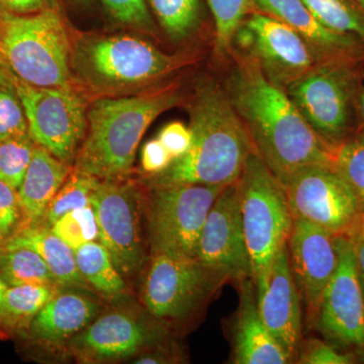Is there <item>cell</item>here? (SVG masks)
Here are the masks:
<instances>
[{
  "instance_id": "10",
  "label": "cell",
  "mask_w": 364,
  "mask_h": 364,
  "mask_svg": "<svg viewBox=\"0 0 364 364\" xmlns=\"http://www.w3.org/2000/svg\"><path fill=\"white\" fill-rule=\"evenodd\" d=\"M100 239L124 279L135 277L148 261L143 240L144 202L135 184L121 179L100 181L90 200Z\"/></svg>"
},
{
  "instance_id": "40",
  "label": "cell",
  "mask_w": 364,
  "mask_h": 364,
  "mask_svg": "<svg viewBox=\"0 0 364 364\" xmlns=\"http://www.w3.org/2000/svg\"><path fill=\"white\" fill-rule=\"evenodd\" d=\"M56 9V0H0V13L26 16Z\"/></svg>"
},
{
  "instance_id": "16",
  "label": "cell",
  "mask_w": 364,
  "mask_h": 364,
  "mask_svg": "<svg viewBox=\"0 0 364 364\" xmlns=\"http://www.w3.org/2000/svg\"><path fill=\"white\" fill-rule=\"evenodd\" d=\"M162 325H150L123 310L100 314L69 342V350L81 363H97L131 358L162 341Z\"/></svg>"
},
{
  "instance_id": "11",
  "label": "cell",
  "mask_w": 364,
  "mask_h": 364,
  "mask_svg": "<svg viewBox=\"0 0 364 364\" xmlns=\"http://www.w3.org/2000/svg\"><path fill=\"white\" fill-rule=\"evenodd\" d=\"M282 186L294 219L305 220L334 236L352 239L360 231V203L334 169L306 167Z\"/></svg>"
},
{
  "instance_id": "29",
  "label": "cell",
  "mask_w": 364,
  "mask_h": 364,
  "mask_svg": "<svg viewBox=\"0 0 364 364\" xmlns=\"http://www.w3.org/2000/svg\"><path fill=\"white\" fill-rule=\"evenodd\" d=\"M100 179L74 167L48 205L44 219L50 227L70 210L88 207Z\"/></svg>"
},
{
  "instance_id": "20",
  "label": "cell",
  "mask_w": 364,
  "mask_h": 364,
  "mask_svg": "<svg viewBox=\"0 0 364 364\" xmlns=\"http://www.w3.org/2000/svg\"><path fill=\"white\" fill-rule=\"evenodd\" d=\"M240 304L233 333V363L287 364L291 359L267 329L258 311L252 279L239 282ZM293 363V361H291Z\"/></svg>"
},
{
  "instance_id": "1",
  "label": "cell",
  "mask_w": 364,
  "mask_h": 364,
  "mask_svg": "<svg viewBox=\"0 0 364 364\" xmlns=\"http://www.w3.org/2000/svg\"><path fill=\"white\" fill-rule=\"evenodd\" d=\"M223 86L258 156L282 184L306 167L333 169L338 145L318 135L287 91L270 82L252 60L237 53Z\"/></svg>"
},
{
  "instance_id": "36",
  "label": "cell",
  "mask_w": 364,
  "mask_h": 364,
  "mask_svg": "<svg viewBox=\"0 0 364 364\" xmlns=\"http://www.w3.org/2000/svg\"><path fill=\"white\" fill-rule=\"evenodd\" d=\"M298 363L301 364H351L356 358L350 352L341 351L334 344L312 339L299 347Z\"/></svg>"
},
{
  "instance_id": "33",
  "label": "cell",
  "mask_w": 364,
  "mask_h": 364,
  "mask_svg": "<svg viewBox=\"0 0 364 364\" xmlns=\"http://www.w3.org/2000/svg\"><path fill=\"white\" fill-rule=\"evenodd\" d=\"M30 134L0 143V181L18 191L32 161L33 141Z\"/></svg>"
},
{
  "instance_id": "26",
  "label": "cell",
  "mask_w": 364,
  "mask_h": 364,
  "mask_svg": "<svg viewBox=\"0 0 364 364\" xmlns=\"http://www.w3.org/2000/svg\"><path fill=\"white\" fill-rule=\"evenodd\" d=\"M60 291L59 287L43 284L7 287L0 308V322L11 328H28Z\"/></svg>"
},
{
  "instance_id": "9",
  "label": "cell",
  "mask_w": 364,
  "mask_h": 364,
  "mask_svg": "<svg viewBox=\"0 0 364 364\" xmlns=\"http://www.w3.org/2000/svg\"><path fill=\"white\" fill-rule=\"evenodd\" d=\"M224 188L202 184L152 186L147 203L150 254L196 258L203 224Z\"/></svg>"
},
{
  "instance_id": "47",
  "label": "cell",
  "mask_w": 364,
  "mask_h": 364,
  "mask_svg": "<svg viewBox=\"0 0 364 364\" xmlns=\"http://www.w3.org/2000/svg\"><path fill=\"white\" fill-rule=\"evenodd\" d=\"M4 238V236H2L1 234H0V241H1V239Z\"/></svg>"
},
{
  "instance_id": "34",
  "label": "cell",
  "mask_w": 364,
  "mask_h": 364,
  "mask_svg": "<svg viewBox=\"0 0 364 364\" xmlns=\"http://www.w3.org/2000/svg\"><path fill=\"white\" fill-rule=\"evenodd\" d=\"M28 121L16 90L0 85V143L28 135Z\"/></svg>"
},
{
  "instance_id": "45",
  "label": "cell",
  "mask_w": 364,
  "mask_h": 364,
  "mask_svg": "<svg viewBox=\"0 0 364 364\" xmlns=\"http://www.w3.org/2000/svg\"><path fill=\"white\" fill-rule=\"evenodd\" d=\"M358 237H364V219H363V226H361V228H360V231H359V233L358 235H356V236L354 237V238H352V239L358 238Z\"/></svg>"
},
{
  "instance_id": "28",
  "label": "cell",
  "mask_w": 364,
  "mask_h": 364,
  "mask_svg": "<svg viewBox=\"0 0 364 364\" xmlns=\"http://www.w3.org/2000/svg\"><path fill=\"white\" fill-rule=\"evenodd\" d=\"M321 23L334 32L364 43V11L355 0H303Z\"/></svg>"
},
{
  "instance_id": "21",
  "label": "cell",
  "mask_w": 364,
  "mask_h": 364,
  "mask_svg": "<svg viewBox=\"0 0 364 364\" xmlns=\"http://www.w3.org/2000/svg\"><path fill=\"white\" fill-rule=\"evenodd\" d=\"M100 305L75 291H59L28 324L33 339L47 346L68 344L97 317Z\"/></svg>"
},
{
  "instance_id": "27",
  "label": "cell",
  "mask_w": 364,
  "mask_h": 364,
  "mask_svg": "<svg viewBox=\"0 0 364 364\" xmlns=\"http://www.w3.org/2000/svg\"><path fill=\"white\" fill-rule=\"evenodd\" d=\"M170 39L181 42L198 32L202 18L200 0H148Z\"/></svg>"
},
{
  "instance_id": "35",
  "label": "cell",
  "mask_w": 364,
  "mask_h": 364,
  "mask_svg": "<svg viewBox=\"0 0 364 364\" xmlns=\"http://www.w3.org/2000/svg\"><path fill=\"white\" fill-rule=\"evenodd\" d=\"M112 18L144 31H152L153 23L145 0H100Z\"/></svg>"
},
{
  "instance_id": "48",
  "label": "cell",
  "mask_w": 364,
  "mask_h": 364,
  "mask_svg": "<svg viewBox=\"0 0 364 364\" xmlns=\"http://www.w3.org/2000/svg\"><path fill=\"white\" fill-rule=\"evenodd\" d=\"M81 1H88V0H81Z\"/></svg>"
},
{
  "instance_id": "12",
  "label": "cell",
  "mask_w": 364,
  "mask_h": 364,
  "mask_svg": "<svg viewBox=\"0 0 364 364\" xmlns=\"http://www.w3.org/2000/svg\"><path fill=\"white\" fill-rule=\"evenodd\" d=\"M33 142L70 164L85 138L87 117L71 88L39 87L14 79Z\"/></svg>"
},
{
  "instance_id": "14",
  "label": "cell",
  "mask_w": 364,
  "mask_h": 364,
  "mask_svg": "<svg viewBox=\"0 0 364 364\" xmlns=\"http://www.w3.org/2000/svg\"><path fill=\"white\" fill-rule=\"evenodd\" d=\"M338 264L326 287L317 322L323 335L339 348L364 350V296L351 238L336 236Z\"/></svg>"
},
{
  "instance_id": "17",
  "label": "cell",
  "mask_w": 364,
  "mask_h": 364,
  "mask_svg": "<svg viewBox=\"0 0 364 364\" xmlns=\"http://www.w3.org/2000/svg\"><path fill=\"white\" fill-rule=\"evenodd\" d=\"M287 250L299 298L310 322H317L326 287L338 264L336 236L305 220L294 219Z\"/></svg>"
},
{
  "instance_id": "3",
  "label": "cell",
  "mask_w": 364,
  "mask_h": 364,
  "mask_svg": "<svg viewBox=\"0 0 364 364\" xmlns=\"http://www.w3.org/2000/svg\"><path fill=\"white\" fill-rule=\"evenodd\" d=\"M181 100L176 86L95 100L86 114L87 129L75 168L100 181L123 178L133 168L139 144L150 124Z\"/></svg>"
},
{
  "instance_id": "39",
  "label": "cell",
  "mask_w": 364,
  "mask_h": 364,
  "mask_svg": "<svg viewBox=\"0 0 364 364\" xmlns=\"http://www.w3.org/2000/svg\"><path fill=\"white\" fill-rule=\"evenodd\" d=\"M171 156L159 139H153L144 145L141 152V165L146 173L151 176L161 173L171 164Z\"/></svg>"
},
{
  "instance_id": "24",
  "label": "cell",
  "mask_w": 364,
  "mask_h": 364,
  "mask_svg": "<svg viewBox=\"0 0 364 364\" xmlns=\"http://www.w3.org/2000/svg\"><path fill=\"white\" fill-rule=\"evenodd\" d=\"M75 251L79 272L95 291L105 296H117L127 289L107 249L100 242H90Z\"/></svg>"
},
{
  "instance_id": "30",
  "label": "cell",
  "mask_w": 364,
  "mask_h": 364,
  "mask_svg": "<svg viewBox=\"0 0 364 364\" xmlns=\"http://www.w3.org/2000/svg\"><path fill=\"white\" fill-rule=\"evenodd\" d=\"M215 25V52L228 54L242 23L256 11L255 0H208Z\"/></svg>"
},
{
  "instance_id": "6",
  "label": "cell",
  "mask_w": 364,
  "mask_h": 364,
  "mask_svg": "<svg viewBox=\"0 0 364 364\" xmlns=\"http://www.w3.org/2000/svg\"><path fill=\"white\" fill-rule=\"evenodd\" d=\"M184 59L139 38L109 36L79 42L71 54V66L93 90L114 92L161 80L181 68Z\"/></svg>"
},
{
  "instance_id": "18",
  "label": "cell",
  "mask_w": 364,
  "mask_h": 364,
  "mask_svg": "<svg viewBox=\"0 0 364 364\" xmlns=\"http://www.w3.org/2000/svg\"><path fill=\"white\" fill-rule=\"evenodd\" d=\"M256 296L261 318L294 360L301 347V298L289 265L287 243L275 256L267 286Z\"/></svg>"
},
{
  "instance_id": "8",
  "label": "cell",
  "mask_w": 364,
  "mask_h": 364,
  "mask_svg": "<svg viewBox=\"0 0 364 364\" xmlns=\"http://www.w3.org/2000/svg\"><path fill=\"white\" fill-rule=\"evenodd\" d=\"M228 282L226 275L196 258L152 253L144 270L141 296L159 322H178L200 310Z\"/></svg>"
},
{
  "instance_id": "41",
  "label": "cell",
  "mask_w": 364,
  "mask_h": 364,
  "mask_svg": "<svg viewBox=\"0 0 364 364\" xmlns=\"http://www.w3.org/2000/svg\"><path fill=\"white\" fill-rule=\"evenodd\" d=\"M152 350L145 352L143 355L136 359V363L158 364V363H179L178 353L176 349L166 347L158 343L151 347Z\"/></svg>"
},
{
  "instance_id": "37",
  "label": "cell",
  "mask_w": 364,
  "mask_h": 364,
  "mask_svg": "<svg viewBox=\"0 0 364 364\" xmlns=\"http://www.w3.org/2000/svg\"><path fill=\"white\" fill-rule=\"evenodd\" d=\"M158 139L168 151L172 160H176L188 152L193 136L189 127L181 122H172L160 131Z\"/></svg>"
},
{
  "instance_id": "2",
  "label": "cell",
  "mask_w": 364,
  "mask_h": 364,
  "mask_svg": "<svg viewBox=\"0 0 364 364\" xmlns=\"http://www.w3.org/2000/svg\"><path fill=\"white\" fill-rule=\"evenodd\" d=\"M189 117L191 147L168 168L151 176V186H226L238 181L249 156L256 151L224 86L212 78L200 79L189 105Z\"/></svg>"
},
{
  "instance_id": "22",
  "label": "cell",
  "mask_w": 364,
  "mask_h": 364,
  "mask_svg": "<svg viewBox=\"0 0 364 364\" xmlns=\"http://www.w3.org/2000/svg\"><path fill=\"white\" fill-rule=\"evenodd\" d=\"M69 165L44 148H35L32 161L18 189L21 210L30 221L44 218L48 205L70 173Z\"/></svg>"
},
{
  "instance_id": "15",
  "label": "cell",
  "mask_w": 364,
  "mask_h": 364,
  "mask_svg": "<svg viewBox=\"0 0 364 364\" xmlns=\"http://www.w3.org/2000/svg\"><path fill=\"white\" fill-rule=\"evenodd\" d=\"M196 259L240 282L251 277L237 181L222 189L203 224Z\"/></svg>"
},
{
  "instance_id": "38",
  "label": "cell",
  "mask_w": 364,
  "mask_h": 364,
  "mask_svg": "<svg viewBox=\"0 0 364 364\" xmlns=\"http://www.w3.org/2000/svg\"><path fill=\"white\" fill-rule=\"evenodd\" d=\"M21 210L18 191L0 181V234L9 236L18 224Z\"/></svg>"
},
{
  "instance_id": "46",
  "label": "cell",
  "mask_w": 364,
  "mask_h": 364,
  "mask_svg": "<svg viewBox=\"0 0 364 364\" xmlns=\"http://www.w3.org/2000/svg\"><path fill=\"white\" fill-rule=\"evenodd\" d=\"M356 4H358L359 6L364 11V0H355Z\"/></svg>"
},
{
  "instance_id": "19",
  "label": "cell",
  "mask_w": 364,
  "mask_h": 364,
  "mask_svg": "<svg viewBox=\"0 0 364 364\" xmlns=\"http://www.w3.org/2000/svg\"><path fill=\"white\" fill-rule=\"evenodd\" d=\"M255 9L298 33L311 48L317 61L336 57H364L363 41L328 28L314 16L303 0H255Z\"/></svg>"
},
{
  "instance_id": "4",
  "label": "cell",
  "mask_w": 364,
  "mask_h": 364,
  "mask_svg": "<svg viewBox=\"0 0 364 364\" xmlns=\"http://www.w3.org/2000/svg\"><path fill=\"white\" fill-rule=\"evenodd\" d=\"M237 186L251 277L257 294L267 286L275 256L289 241L294 217L284 186L257 153L249 156Z\"/></svg>"
},
{
  "instance_id": "31",
  "label": "cell",
  "mask_w": 364,
  "mask_h": 364,
  "mask_svg": "<svg viewBox=\"0 0 364 364\" xmlns=\"http://www.w3.org/2000/svg\"><path fill=\"white\" fill-rule=\"evenodd\" d=\"M50 228L73 250L100 239L97 215L91 205L70 210Z\"/></svg>"
},
{
  "instance_id": "32",
  "label": "cell",
  "mask_w": 364,
  "mask_h": 364,
  "mask_svg": "<svg viewBox=\"0 0 364 364\" xmlns=\"http://www.w3.org/2000/svg\"><path fill=\"white\" fill-rule=\"evenodd\" d=\"M333 169L352 189L364 215V135L337 146Z\"/></svg>"
},
{
  "instance_id": "42",
  "label": "cell",
  "mask_w": 364,
  "mask_h": 364,
  "mask_svg": "<svg viewBox=\"0 0 364 364\" xmlns=\"http://www.w3.org/2000/svg\"><path fill=\"white\" fill-rule=\"evenodd\" d=\"M355 250L356 267H358V279L360 282L364 296V237L352 239Z\"/></svg>"
},
{
  "instance_id": "13",
  "label": "cell",
  "mask_w": 364,
  "mask_h": 364,
  "mask_svg": "<svg viewBox=\"0 0 364 364\" xmlns=\"http://www.w3.org/2000/svg\"><path fill=\"white\" fill-rule=\"evenodd\" d=\"M235 45L239 54L252 60L270 82L284 90L318 62L298 33L260 11H254L242 23Z\"/></svg>"
},
{
  "instance_id": "23",
  "label": "cell",
  "mask_w": 364,
  "mask_h": 364,
  "mask_svg": "<svg viewBox=\"0 0 364 364\" xmlns=\"http://www.w3.org/2000/svg\"><path fill=\"white\" fill-rule=\"evenodd\" d=\"M6 245L23 246L36 251L50 268L61 289H90L79 272L75 251L47 228H28Z\"/></svg>"
},
{
  "instance_id": "25",
  "label": "cell",
  "mask_w": 364,
  "mask_h": 364,
  "mask_svg": "<svg viewBox=\"0 0 364 364\" xmlns=\"http://www.w3.org/2000/svg\"><path fill=\"white\" fill-rule=\"evenodd\" d=\"M0 279L7 287L43 284L61 289L39 254L23 246L0 249Z\"/></svg>"
},
{
  "instance_id": "7",
  "label": "cell",
  "mask_w": 364,
  "mask_h": 364,
  "mask_svg": "<svg viewBox=\"0 0 364 364\" xmlns=\"http://www.w3.org/2000/svg\"><path fill=\"white\" fill-rule=\"evenodd\" d=\"M363 59L321 60L286 90L306 123L333 145L344 142L358 112Z\"/></svg>"
},
{
  "instance_id": "5",
  "label": "cell",
  "mask_w": 364,
  "mask_h": 364,
  "mask_svg": "<svg viewBox=\"0 0 364 364\" xmlns=\"http://www.w3.org/2000/svg\"><path fill=\"white\" fill-rule=\"evenodd\" d=\"M70 51L56 9L26 16L0 13V55L23 82L71 88Z\"/></svg>"
},
{
  "instance_id": "43",
  "label": "cell",
  "mask_w": 364,
  "mask_h": 364,
  "mask_svg": "<svg viewBox=\"0 0 364 364\" xmlns=\"http://www.w3.org/2000/svg\"><path fill=\"white\" fill-rule=\"evenodd\" d=\"M358 109L364 123V88H361L360 92H359Z\"/></svg>"
},
{
  "instance_id": "44",
  "label": "cell",
  "mask_w": 364,
  "mask_h": 364,
  "mask_svg": "<svg viewBox=\"0 0 364 364\" xmlns=\"http://www.w3.org/2000/svg\"><path fill=\"white\" fill-rule=\"evenodd\" d=\"M6 284L0 279V308H1L2 299H4V291H6Z\"/></svg>"
}]
</instances>
